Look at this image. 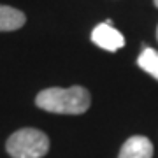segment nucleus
I'll return each mask as SVG.
<instances>
[{"instance_id": "f257e3e1", "label": "nucleus", "mask_w": 158, "mask_h": 158, "mask_svg": "<svg viewBox=\"0 0 158 158\" xmlns=\"http://www.w3.org/2000/svg\"><path fill=\"white\" fill-rule=\"evenodd\" d=\"M37 107L56 114H83L91 104L90 91L83 86L46 88L35 97Z\"/></svg>"}, {"instance_id": "0eeeda50", "label": "nucleus", "mask_w": 158, "mask_h": 158, "mask_svg": "<svg viewBox=\"0 0 158 158\" xmlns=\"http://www.w3.org/2000/svg\"><path fill=\"white\" fill-rule=\"evenodd\" d=\"M153 2H155V6H156V9H158V0H153Z\"/></svg>"}, {"instance_id": "423d86ee", "label": "nucleus", "mask_w": 158, "mask_h": 158, "mask_svg": "<svg viewBox=\"0 0 158 158\" xmlns=\"http://www.w3.org/2000/svg\"><path fill=\"white\" fill-rule=\"evenodd\" d=\"M137 65L158 81V51L156 49L144 48L142 53L139 55V58H137Z\"/></svg>"}, {"instance_id": "6e6552de", "label": "nucleus", "mask_w": 158, "mask_h": 158, "mask_svg": "<svg viewBox=\"0 0 158 158\" xmlns=\"http://www.w3.org/2000/svg\"><path fill=\"white\" fill-rule=\"evenodd\" d=\"M156 39H158V28H156Z\"/></svg>"}, {"instance_id": "39448f33", "label": "nucleus", "mask_w": 158, "mask_h": 158, "mask_svg": "<svg viewBox=\"0 0 158 158\" xmlns=\"http://www.w3.org/2000/svg\"><path fill=\"white\" fill-rule=\"evenodd\" d=\"M27 18L19 9L9 6H0V32H12L21 28Z\"/></svg>"}, {"instance_id": "20e7f679", "label": "nucleus", "mask_w": 158, "mask_h": 158, "mask_svg": "<svg viewBox=\"0 0 158 158\" xmlns=\"http://www.w3.org/2000/svg\"><path fill=\"white\" fill-rule=\"evenodd\" d=\"M118 158H153V144L144 135L128 137L119 149Z\"/></svg>"}, {"instance_id": "7ed1b4c3", "label": "nucleus", "mask_w": 158, "mask_h": 158, "mask_svg": "<svg viewBox=\"0 0 158 158\" xmlns=\"http://www.w3.org/2000/svg\"><path fill=\"white\" fill-rule=\"evenodd\" d=\"M91 40L98 48H102V49H106V51H111V53L121 49L125 46V37L121 35V32H118L111 25V21L97 25L95 28H93V32H91Z\"/></svg>"}, {"instance_id": "f03ea898", "label": "nucleus", "mask_w": 158, "mask_h": 158, "mask_svg": "<svg viewBox=\"0 0 158 158\" xmlns=\"http://www.w3.org/2000/svg\"><path fill=\"white\" fill-rule=\"evenodd\" d=\"M6 148L12 158H42L49 151V139L37 128H21L7 139Z\"/></svg>"}]
</instances>
